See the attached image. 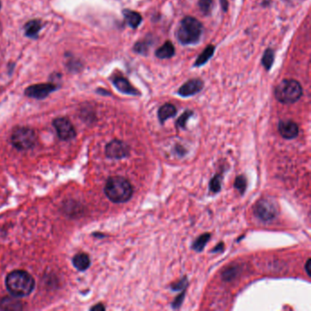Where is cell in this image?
I'll return each mask as SVG.
<instances>
[{
	"label": "cell",
	"mask_w": 311,
	"mask_h": 311,
	"mask_svg": "<svg viewBox=\"0 0 311 311\" xmlns=\"http://www.w3.org/2000/svg\"><path fill=\"white\" fill-rule=\"evenodd\" d=\"M6 287L14 297H27L34 289V278L27 271L15 270L6 278Z\"/></svg>",
	"instance_id": "1"
},
{
	"label": "cell",
	"mask_w": 311,
	"mask_h": 311,
	"mask_svg": "<svg viewBox=\"0 0 311 311\" xmlns=\"http://www.w3.org/2000/svg\"><path fill=\"white\" fill-rule=\"evenodd\" d=\"M104 193L113 203H125L131 199L133 189L131 183L122 176H112L106 182Z\"/></svg>",
	"instance_id": "2"
},
{
	"label": "cell",
	"mask_w": 311,
	"mask_h": 311,
	"mask_svg": "<svg viewBox=\"0 0 311 311\" xmlns=\"http://www.w3.org/2000/svg\"><path fill=\"white\" fill-rule=\"evenodd\" d=\"M203 32V26L199 20L192 17H186L181 21L176 36L183 45H191L199 41Z\"/></svg>",
	"instance_id": "3"
},
{
	"label": "cell",
	"mask_w": 311,
	"mask_h": 311,
	"mask_svg": "<svg viewBox=\"0 0 311 311\" xmlns=\"http://www.w3.org/2000/svg\"><path fill=\"white\" fill-rule=\"evenodd\" d=\"M301 85L295 80H284L275 89V97L284 104L297 102L302 96Z\"/></svg>",
	"instance_id": "4"
},
{
	"label": "cell",
	"mask_w": 311,
	"mask_h": 311,
	"mask_svg": "<svg viewBox=\"0 0 311 311\" xmlns=\"http://www.w3.org/2000/svg\"><path fill=\"white\" fill-rule=\"evenodd\" d=\"M12 144L18 150L27 151L32 149L37 143V135L35 131L27 127H22L15 130L11 137Z\"/></svg>",
	"instance_id": "5"
},
{
	"label": "cell",
	"mask_w": 311,
	"mask_h": 311,
	"mask_svg": "<svg viewBox=\"0 0 311 311\" xmlns=\"http://www.w3.org/2000/svg\"><path fill=\"white\" fill-rule=\"evenodd\" d=\"M254 213L262 221H270L275 218L279 213L278 204L270 197H265L259 200L255 205Z\"/></svg>",
	"instance_id": "6"
},
{
	"label": "cell",
	"mask_w": 311,
	"mask_h": 311,
	"mask_svg": "<svg viewBox=\"0 0 311 311\" xmlns=\"http://www.w3.org/2000/svg\"><path fill=\"white\" fill-rule=\"evenodd\" d=\"M53 125L58 138L62 141H70L76 137V130L67 118H58L54 120Z\"/></svg>",
	"instance_id": "7"
},
{
	"label": "cell",
	"mask_w": 311,
	"mask_h": 311,
	"mask_svg": "<svg viewBox=\"0 0 311 311\" xmlns=\"http://www.w3.org/2000/svg\"><path fill=\"white\" fill-rule=\"evenodd\" d=\"M105 153L111 159H122L130 154V147L124 141L113 140L106 145Z\"/></svg>",
	"instance_id": "8"
},
{
	"label": "cell",
	"mask_w": 311,
	"mask_h": 311,
	"mask_svg": "<svg viewBox=\"0 0 311 311\" xmlns=\"http://www.w3.org/2000/svg\"><path fill=\"white\" fill-rule=\"evenodd\" d=\"M56 90V86L51 83H42V84H36L33 86H30L26 90V95L28 97L34 98V99H44L48 97L49 93H52Z\"/></svg>",
	"instance_id": "9"
},
{
	"label": "cell",
	"mask_w": 311,
	"mask_h": 311,
	"mask_svg": "<svg viewBox=\"0 0 311 311\" xmlns=\"http://www.w3.org/2000/svg\"><path fill=\"white\" fill-rule=\"evenodd\" d=\"M278 131L283 138L292 140L297 138L299 129L297 123L293 121H282L278 124Z\"/></svg>",
	"instance_id": "10"
},
{
	"label": "cell",
	"mask_w": 311,
	"mask_h": 311,
	"mask_svg": "<svg viewBox=\"0 0 311 311\" xmlns=\"http://www.w3.org/2000/svg\"><path fill=\"white\" fill-rule=\"evenodd\" d=\"M203 88H204V83L201 80L194 79V80H190L189 82L185 83L179 89L178 93L183 97H189V96L200 93L203 90Z\"/></svg>",
	"instance_id": "11"
},
{
	"label": "cell",
	"mask_w": 311,
	"mask_h": 311,
	"mask_svg": "<svg viewBox=\"0 0 311 311\" xmlns=\"http://www.w3.org/2000/svg\"><path fill=\"white\" fill-rule=\"evenodd\" d=\"M113 84L122 93L130 94V95H138L139 94L136 89L132 87L131 83H129L125 78L117 77L113 80Z\"/></svg>",
	"instance_id": "12"
},
{
	"label": "cell",
	"mask_w": 311,
	"mask_h": 311,
	"mask_svg": "<svg viewBox=\"0 0 311 311\" xmlns=\"http://www.w3.org/2000/svg\"><path fill=\"white\" fill-rule=\"evenodd\" d=\"M0 307L4 310H19L23 307L22 302L17 299V297H4L0 301Z\"/></svg>",
	"instance_id": "13"
},
{
	"label": "cell",
	"mask_w": 311,
	"mask_h": 311,
	"mask_svg": "<svg viewBox=\"0 0 311 311\" xmlns=\"http://www.w3.org/2000/svg\"><path fill=\"white\" fill-rule=\"evenodd\" d=\"M176 112H177V110L175 105L170 104V103H166L165 105H163L158 111V117H159L160 122L164 123L168 119L175 116Z\"/></svg>",
	"instance_id": "14"
},
{
	"label": "cell",
	"mask_w": 311,
	"mask_h": 311,
	"mask_svg": "<svg viewBox=\"0 0 311 311\" xmlns=\"http://www.w3.org/2000/svg\"><path fill=\"white\" fill-rule=\"evenodd\" d=\"M124 19L126 20L127 24L132 29H137L141 23V15L132 10H125L123 11Z\"/></svg>",
	"instance_id": "15"
},
{
	"label": "cell",
	"mask_w": 311,
	"mask_h": 311,
	"mask_svg": "<svg viewBox=\"0 0 311 311\" xmlns=\"http://www.w3.org/2000/svg\"><path fill=\"white\" fill-rule=\"evenodd\" d=\"M175 46L171 41H166L161 48L156 50V55L157 58L161 59L170 58L175 55Z\"/></svg>",
	"instance_id": "16"
},
{
	"label": "cell",
	"mask_w": 311,
	"mask_h": 311,
	"mask_svg": "<svg viewBox=\"0 0 311 311\" xmlns=\"http://www.w3.org/2000/svg\"><path fill=\"white\" fill-rule=\"evenodd\" d=\"M73 265L80 271H84L91 266L89 256L84 253H79L73 258Z\"/></svg>",
	"instance_id": "17"
},
{
	"label": "cell",
	"mask_w": 311,
	"mask_h": 311,
	"mask_svg": "<svg viewBox=\"0 0 311 311\" xmlns=\"http://www.w3.org/2000/svg\"><path fill=\"white\" fill-rule=\"evenodd\" d=\"M41 27H42V25H41L40 20H35L29 21L25 26L26 35L29 38L37 39L38 36H39V31L41 29Z\"/></svg>",
	"instance_id": "18"
},
{
	"label": "cell",
	"mask_w": 311,
	"mask_h": 311,
	"mask_svg": "<svg viewBox=\"0 0 311 311\" xmlns=\"http://www.w3.org/2000/svg\"><path fill=\"white\" fill-rule=\"evenodd\" d=\"M214 49L215 48L214 46H208L206 49H204V51L197 58V60L195 63V67H199V66H202V65L206 63L209 60L210 58L214 55Z\"/></svg>",
	"instance_id": "19"
},
{
	"label": "cell",
	"mask_w": 311,
	"mask_h": 311,
	"mask_svg": "<svg viewBox=\"0 0 311 311\" xmlns=\"http://www.w3.org/2000/svg\"><path fill=\"white\" fill-rule=\"evenodd\" d=\"M210 238H211V235L208 233L204 234V235H201L198 239L195 240V242L193 243L192 248L195 250L196 252H201L204 250V247L206 246L207 242L209 241Z\"/></svg>",
	"instance_id": "20"
},
{
	"label": "cell",
	"mask_w": 311,
	"mask_h": 311,
	"mask_svg": "<svg viewBox=\"0 0 311 311\" xmlns=\"http://www.w3.org/2000/svg\"><path fill=\"white\" fill-rule=\"evenodd\" d=\"M239 275V267H230L226 268L222 274V279L224 281H231L238 277Z\"/></svg>",
	"instance_id": "21"
},
{
	"label": "cell",
	"mask_w": 311,
	"mask_h": 311,
	"mask_svg": "<svg viewBox=\"0 0 311 311\" xmlns=\"http://www.w3.org/2000/svg\"><path fill=\"white\" fill-rule=\"evenodd\" d=\"M273 62H274V51L271 49H267L263 56V65L265 66V68L269 70L272 67Z\"/></svg>",
	"instance_id": "22"
},
{
	"label": "cell",
	"mask_w": 311,
	"mask_h": 311,
	"mask_svg": "<svg viewBox=\"0 0 311 311\" xmlns=\"http://www.w3.org/2000/svg\"><path fill=\"white\" fill-rule=\"evenodd\" d=\"M235 187L239 190V193L243 195L245 191L247 189V179L244 175H239L237 177L235 182Z\"/></svg>",
	"instance_id": "23"
},
{
	"label": "cell",
	"mask_w": 311,
	"mask_h": 311,
	"mask_svg": "<svg viewBox=\"0 0 311 311\" xmlns=\"http://www.w3.org/2000/svg\"><path fill=\"white\" fill-rule=\"evenodd\" d=\"M222 184V176L220 175H215L214 178L210 182V190L213 193H218L221 190Z\"/></svg>",
	"instance_id": "24"
},
{
	"label": "cell",
	"mask_w": 311,
	"mask_h": 311,
	"mask_svg": "<svg viewBox=\"0 0 311 311\" xmlns=\"http://www.w3.org/2000/svg\"><path fill=\"white\" fill-rule=\"evenodd\" d=\"M199 8L204 15L210 14L213 9V0H200Z\"/></svg>",
	"instance_id": "25"
},
{
	"label": "cell",
	"mask_w": 311,
	"mask_h": 311,
	"mask_svg": "<svg viewBox=\"0 0 311 311\" xmlns=\"http://www.w3.org/2000/svg\"><path fill=\"white\" fill-rule=\"evenodd\" d=\"M192 114H193V112H191V111H186V112H184V113L182 114V116L177 120L176 125L178 127H180V128H185L186 122L188 121V119H189L190 117L192 116Z\"/></svg>",
	"instance_id": "26"
},
{
	"label": "cell",
	"mask_w": 311,
	"mask_h": 311,
	"mask_svg": "<svg viewBox=\"0 0 311 311\" xmlns=\"http://www.w3.org/2000/svg\"><path fill=\"white\" fill-rule=\"evenodd\" d=\"M149 48V44L146 43L145 41H141L135 44L134 46V50L138 53H146Z\"/></svg>",
	"instance_id": "27"
},
{
	"label": "cell",
	"mask_w": 311,
	"mask_h": 311,
	"mask_svg": "<svg viewBox=\"0 0 311 311\" xmlns=\"http://www.w3.org/2000/svg\"><path fill=\"white\" fill-rule=\"evenodd\" d=\"M186 286H187V279H186V277H184L180 281L174 283L171 287L174 290H181V289H185Z\"/></svg>",
	"instance_id": "28"
},
{
	"label": "cell",
	"mask_w": 311,
	"mask_h": 311,
	"mask_svg": "<svg viewBox=\"0 0 311 311\" xmlns=\"http://www.w3.org/2000/svg\"><path fill=\"white\" fill-rule=\"evenodd\" d=\"M185 291H183V293H182L181 295H179L178 297L175 298V301L173 302V305H172L174 308H178V307H180L182 303H183L184 299H185Z\"/></svg>",
	"instance_id": "29"
},
{
	"label": "cell",
	"mask_w": 311,
	"mask_h": 311,
	"mask_svg": "<svg viewBox=\"0 0 311 311\" xmlns=\"http://www.w3.org/2000/svg\"><path fill=\"white\" fill-rule=\"evenodd\" d=\"M224 245L223 243L219 244V245H217V246L212 250V252H213V253H215V252H216V253L223 252V251H224Z\"/></svg>",
	"instance_id": "30"
},
{
	"label": "cell",
	"mask_w": 311,
	"mask_h": 311,
	"mask_svg": "<svg viewBox=\"0 0 311 311\" xmlns=\"http://www.w3.org/2000/svg\"><path fill=\"white\" fill-rule=\"evenodd\" d=\"M310 265H311V259L310 258H308V259H307V261H306V267H305V268H306V274H307V276H308V277H310L311 276Z\"/></svg>",
	"instance_id": "31"
},
{
	"label": "cell",
	"mask_w": 311,
	"mask_h": 311,
	"mask_svg": "<svg viewBox=\"0 0 311 311\" xmlns=\"http://www.w3.org/2000/svg\"><path fill=\"white\" fill-rule=\"evenodd\" d=\"M105 307L102 306V304H99L97 306H94L92 307V310H104Z\"/></svg>",
	"instance_id": "32"
},
{
	"label": "cell",
	"mask_w": 311,
	"mask_h": 311,
	"mask_svg": "<svg viewBox=\"0 0 311 311\" xmlns=\"http://www.w3.org/2000/svg\"><path fill=\"white\" fill-rule=\"evenodd\" d=\"M221 4H222V8H223V10H224V11H226V10H227V5H228L227 1H226V0H221Z\"/></svg>",
	"instance_id": "33"
},
{
	"label": "cell",
	"mask_w": 311,
	"mask_h": 311,
	"mask_svg": "<svg viewBox=\"0 0 311 311\" xmlns=\"http://www.w3.org/2000/svg\"><path fill=\"white\" fill-rule=\"evenodd\" d=\"M0 9H1V2H0Z\"/></svg>",
	"instance_id": "34"
}]
</instances>
